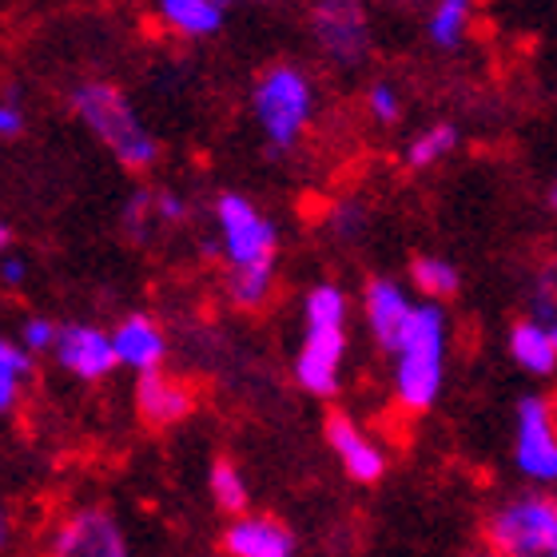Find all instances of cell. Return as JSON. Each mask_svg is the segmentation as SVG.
I'll use <instances>...</instances> for the list:
<instances>
[{
  "instance_id": "obj_9",
  "label": "cell",
  "mask_w": 557,
  "mask_h": 557,
  "mask_svg": "<svg viewBox=\"0 0 557 557\" xmlns=\"http://www.w3.org/2000/svg\"><path fill=\"white\" fill-rule=\"evenodd\" d=\"M57 362L81 383H100L116 371V347H112V331H100L92 323H64L57 338Z\"/></svg>"
},
{
  "instance_id": "obj_35",
  "label": "cell",
  "mask_w": 557,
  "mask_h": 557,
  "mask_svg": "<svg viewBox=\"0 0 557 557\" xmlns=\"http://www.w3.org/2000/svg\"><path fill=\"white\" fill-rule=\"evenodd\" d=\"M4 251H9V227L0 223V256H4Z\"/></svg>"
},
{
  "instance_id": "obj_8",
  "label": "cell",
  "mask_w": 557,
  "mask_h": 557,
  "mask_svg": "<svg viewBox=\"0 0 557 557\" xmlns=\"http://www.w3.org/2000/svg\"><path fill=\"white\" fill-rule=\"evenodd\" d=\"M311 33L323 57L347 69L362 64L371 52V28L359 0H311Z\"/></svg>"
},
{
  "instance_id": "obj_2",
  "label": "cell",
  "mask_w": 557,
  "mask_h": 557,
  "mask_svg": "<svg viewBox=\"0 0 557 557\" xmlns=\"http://www.w3.org/2000/svg\"><path fill=\"white\" fill-rule=\"evenodd\" d=\"M314 108H319V92L299 64L278 60L259 72L256 88H251V112H256L275 160L299 148L314 124Z\"/></svg>"
},
{
  "instance_id": "obj_10",
  "label": "cell",
  "mask_w": 557,
  "mask_h": 557,
  "mask_svg": "<svg viewBox=\"0 0 557 557\" xmlns=\"http://www.w3.org/2000/svg\"><path fill=\"white\" fill-rule=\"evenodd\" d=\"M343 355H347V331H307L295 355V383L314 398L338 395Z\"/></svg>"
},
{
  "instance_id": "obj_5",
  "label": "cell",
  "mask_w": 557,
  "mask_h": 557,
  "mask_svg": "<svg viewBox=\"0 0 557 557\" xmlns=\"http://www.w3.org/2000/svg\"><path fill=\"white\" fill-rule=\"evenodd\" d=\"M211 211H215V232H220L227 268H275L278 232L251 199L239 196V191H223Z\"/></svg>"
},
{
  "instance_id": "obj_20",
  "label": "cell",
  "mask_w": 557,
  "mask_h": 557,
  "mask_svg": "<svg viewBox=\"0 0 557 557\" xmlns=\"http://www.w3.org/2000/svg\"><path fill=\"white\" fill-rule=\"evenodd\" d=\"M307 331H343L347 326V295L335 283H314L302 299Z\"/></svg>"
},
{
  "instance_id": "obj_34",
  "label": "cell",
  "mask_w": 557,
  "mask_h": 557,
  "mask_svg": "<svg viewBox=\"0 0 557 557\" xmlns=\"http://www.w3.org/2000/svg\"><path fill=\"white\" fill-rule=\"evenodd\" d=\"M466 557H506V554H498V549H490V546H478V549H470Z\"/></svg>"
},
{
  "instance_id": "obj_25",
  "label": "cell",
  "mask_w": 557,
  "mask_h": 557,
  "mask_svg": "<svg viewBox=\"0 0 557 557\" xmlns=\"http://www.w3.org/2000/svg\"><path fill=\"white\" fill-rule=\"evenodd\" d=\"M156 191H148V187H136L128 196V203H124V215H120V227H124V235H128L132 244H148L151 232H156Z\"/></svg>"
},
{
  "instance_id": "obj_23",
  "label": "cell",
  "mask_w": 557,
  "mask_h": 557,
  "mask_svg": "<svg viewBox=\"0 0 557 557\" xmlns=\"http://www.w3.org/2000/svg\"><path fill=\"white\" fill-rule=\"evenodd\" d=\"M410 283H414V287L434 302L450 299V295H458V287H462L458 268L446 263V259H438V256H418L414 263H410Z\"/></svg>"
},
{
  "instance_id": "obj_12",
  "label": "cell",
  "mask_w": 557,
  "mask_h": 557,
  "mask_svg": "<svg viewBox=\"0 0 557 557\" xmlns=\"http://www.w3.org/2000/svg\"><path fill=\"white\" fill-rule=\"evenodd\" d=\"M326 442H331L335 458L343 462L347 478H355V482H362V486H371V482H379V478L386 474L383 446H374V442L362 434L359 422H355L350 414H343V410L326 414Z\"/></svg>"
},
{
  "instance_id": "obj_4",
  "label": "cell",
  "mask_w": 557,
  "mask_h": 557,
  "mask_svg": "<svg viewBox=\"0 0 557 557\" xmlns=\"http://www.w3.org/2000/svg\"><path fill=\"white\" fill-rule=\"evenodd\" d=\"M486 546L506 557H549L557 549V498L522 494L486 518Z\"/></svg>"
},
{
  "instance_id": "obj_13",
  "label": "cell",
  "mask_w": 557,
  "mask_h": 557,
  "mask_svg": "<svg viewBox=\"0 0 557 557\" xmlns=\"http://www.w3.org/2000/svg\"><path fill=\"white\" fill-rule=\"evenodd\" d=\"M136 410L148 426H175L196 410V391L168 371H151L136 379Z\"/></svg>"
},
{
  "instance_id": "obj_32",
  "label": "cell",
  "mask_w": 557,
  "mask_h": 557,
  "mask_svg": "<svg viewBox=\"0 0 557 557\" xmlns=\"http://www.w3.org/2000/svg\"><path fill=\"white\" fill-rule=\"evenodd\" d=\"M24 132V112L16 100H0V139H16Z\"/></svg>"
},
{
  "instance_id": "obj_17",
  "label": "cell",
  "mask_w": 557,
  "mask_h": 557,
  "mask_svg": "<svg viewBox=\"0 0 557 557\" xmlns=\"http://www.w3.org/2000/svg\"><path fill=\"white\" fill-rule=\"evenodd\" d=\"M510 355L513 362L530 374H554L557 371V338L546 323L537 319H518L510 326Z\"/></svg>"
},
{
  "instance_id": "obj_14",
  "label": "cell",
  "mask_w": 557,
  "mask_h": 557,
  "mask_svg": "<svg viewBox=\"0 0 557 557\" xmlns=\"http://www.w3.org/2000/svg\"><path fill=\"white\" fill-rule=\"evenodd\" d=\"M112 347H116L120 367H132L136 374L163 371V359H168V338H163L160 323L151 314L120 319L116 331H112Z\"/></svg>"
},
{
  "instance_id": "obj_31",
  "label": "cell",
  "mask_w": 557,
  "mask_h": 557,
  "mask_svg": "<svg viewBox=\"0 0 557 557\" xmlns=\"http://www.w3.org/2000/svg\"><path fill=\"white\" fill-rule=\"evenodd\" d=\"M28 283V263L21 256H0V287H24Z\"/></svg>"
},
{
  "instance_id": "obj_18",
  "label": "cell",
  "mask_w": 557,
  "mask_h": 557,
  "mask_svg": "<svg viewBox=\"0 0 557 557\" xmlns=\"http://www.w3.org/2000/svg\"><path fill=\"white\" fill-rule=\"evenodd\" d=\"M208 486H211L215 510L227 513V518H244L247 502H251V490H247L244 474H239V466H235L232 458H215V462H211Z\"/></svg>"
},
{
  "instance_id": "obj_37",
  "label": "cell",
  "mask_w": 557,
  "mask_h": 557,
  "mask_svg": "<svg viewBox=\"0 0 557 557\" xmlns=\"http://www.w3.org/2000/svg\"><path fill=\"white\" fill-rule=\"evenodd\" d=\"M546 326H549V331H554V338H557V311H554V319H549Z\"/></svg>"
},
{
  "instance_id": "obj_7",
  "label": "cell",
  "mask_w": 557,
  "mask_h": 557,
  "mask_svg": "<svg viewBox=\"0 0 557 557\" xmlns=\"http://www.w3.org/2000/svg\"><path fill=\"white\" fill-rule=\"evenodd\" d=\"M513 462L530 482L557 486V407L549 398L530 395L518 403V442Z\"/></svg>"
},
{
  "instance_id": "obj_39",
  "label": "cell",
  "mask_w": 557,
  "mask_h": 557,
  "mask_svg": "<svg viewBox=\"0 0 557 557\" xmlns=\"http://www.w3.org/2000/svg\"><path fill=\"white\" fill-rule=\"evenodd\" d=\"M549 557H557V549H554V554H549Z\"/></svg>"
},
{
  "instance_id": "obj_11",
  "label": "cell",
  "mask_w": 557,
  "mask_h": 557,
  "mask_svg": "<svg viewBox=\"0 0 557 557\" xmlns=\"http://www.w3.org/2000/svg\"><path fill=\"white\" fill-rule=\"evenodd\" d=\"M362 314H367V326H371V338L383 350L395 355L403 335H407L410 319H414V302L395 278L374 275L367 287H362Z\"/></svg>"
},
{
  "instance_id": "obj_38",
  "label": "cell",
  "mask_w": 557,
  "mask_h": 557,
  "mask_svg": "<svg viewBox=\"0 0 557 557\" xmlns=\"http://www.w3.org/2000/svg\"><path fill=\"white\" fill-rule=\"evenodd\" d=\"M220 4H223V9H227V4H235V0H220Z\"/></svg>"
},
{
  "instance_id": "obj_22",
  "label": "cell",
  "mask_w": 557,
  "mask_h": 557,
  "mask_svg": "<svg viewBox=\"0 0 557 557\" xmlns=\"http://www.w3.org/2000/svg\"><path fill=\"white\" fill-rule=\"evenodd\" d=\"M271 295H275V268L227 271V299H232L239 311H259V307H268Z\"/></svg>"
},
{
  "instance_id": "obj_16",
  "label": "cell",
  "mask_w": 557,
  "mask_h": 557,
  "mask_svg": "<svg viewBox=\"0 0 557 557\" xmlns=\"http://www.w3.org/2000/svg\"><path fill=\"white\" fill-rule=\"evenodd\" d=\"M160 24L168 33L184 36V40H208L223 28V9L220 0H156Z\"/></svg>"
},
{
  "instance_id": "obj_6",
  "label": "cell",
  "mask_w": 557,
  "mask_h": 557,
  "mask_svg": "<svg viewBox=\"0 0 557 557\" xmlns=\"http://www.w3.org/2000/svg\"><path fill=\"white\" fill-rule=\"evenodd\" d=\"M48 557H132L128 534L104 506L69 510L48 537Z\"/></svg>"
},
{
  "instance_id": "obj_19",
  "label": "cell",
  "mask_w": 557,
  "mask_h": 557,
  "mask_svg": "<svg viewBox=\"0 0 557 557\" xmlns=\"http://www.w3.org/2000/svg\"><path fill=\"white\" fill-rule=\"evenodd\" d=\"M28 379H33V355L9 338H0V414H12L21 407Z\"/></svg>"
},
{
  "instance_id": "obj_21",
  "label": "cell",
  "mask_w": 557,
  "mask_h": 557,
  "mask_svg": "<svg viewBox=\"0 0 557 557\" xmlns=\"http://www.w3.org/2000/svg\"><path fill=\"white\" fill-rule=\"evenodd\" d=\"M474 21V0H438L430 12V40L438 48H458Z\"/></svg>"
},
{
  "instance_id": "obj_27",
  "label": "cell",
  "mask_w": 557,
  "mask_h": 557,
  "mask_svg": "<svg viewBox=\"0 0 557 557\" xmlns=\"http://www.w3.org/2000/svg\"><path fill=\"white\" fill-rule=\"evenodd\" d=\"M367 112H371V120H379V124H398V116H403V96H398L395 84L374 81L371 88H367Z\"/></svg>"
},
{
  "instance_id": "obj_28",
  "label": "cell",
  "mask_w": 557,
  "mask_h": 557,
  "mask_svg": "<svg viewBox=\"0 0 557 557\" xmlns=\"http://www.w3.org/2000/svg\"><path fill=\"white\" fill-rule=\"evenodd\" d=\"M57 338H60V326L45 314H33V319H24L21 326V347L28 355H52L57 350Z\"/></svg>"
},
{
  "instance_id": "obj_30",
  "label": "cell",
  "mask_w": 557,
  "mask_h": 557,
  "mask_svg": "<svg viewBox=\"0 0 557 557\" xmlns=\"http://www.w3.org/2000/svg\"><path fill=\"white\" fill-rule=\"evenodd\" d=\"M156 220H160L163 227H180V223L191 220V203H187L180 191L163 187V191H156Z\"/></svg>"
},
{
  "instance_id": "obj_26",
  "label": "cell",
  "mask_w": 557,
  "mask_h": 557,
  "mask_svg": "<svg viewBox=\"0 0 557 557\" xmlns=\"http://www.w3.org/2000/svg\"><path fill=\"white\" fill-rule=\"evenodd\" d=\"M326 227L335 232V239H359L367 232V208L359 199H338L335 208L326 211Z\"/></svg>"
},
{
  "instance_id": "obj_33",
  "label": "cell",
  "mask_w": 557,
  "mask_h": 557,
  "mask_svg": "<svg viewBox=\"0 0 557 557\" xmlns=\"http://www.w3.org/2000/svg\"><path fill=\"white\" fill-rule=\"evenodd\" d=\"M12 537H16V522H12V513H9V506L0 502V557L9 554V546H12Z\"/></svg>"
},
{
  "instance_id": "obj_3",
  "label": "cell",
  "mask_w": 557,
  "mask_h": 557,
  "mask_svg": "<svg viewBox=\"0 0 557 557\" xmlns=\"http://www.w3.org/2000/svg\"><path fill=\"white\" fill-rule=\"evenodd\" d=\"M446 379V314L438 302H418L407 335L395 350V398L410 414L438 403Z\"/></svg>"
},
{
  "instance_id": "obj_29",
  "label": "cell",
  "mask_w": 557,
  "mask_h": 557,
  "mask_svg": "<svg viewBox=\"0 0 557 557\" xmlns=\"http://www.w3.org/2000/svg\"><path fill=\"white\" fill-rule=\"evenodd\" d=\"M554 311H557V259H549L534 278V314H530V319L549 323Z\"/></svg>"
},
{
  "instance_id": "obj_24",
  "label": "cell",
  "mask_w": 557,
  "mask_h": 557,
  "mask_svg": "<svg viewBox=\"0 0 557 557\" xmlns=\"http://www.w3.org/2000/svg\"><path fill=\"white\" fill-rule=\"evenodd\" d=\"M454 144H458V128H454V124H434V128L418 132L407 144V168H414V172L434 168L442 156H450Z\"/></svg>"
},
{
  "instance_id": "obj_1",
  "label": "cell",
  "mask_w": 557,
  "mask_h": 557,
  "mask_svg": "<svg viewBox=\"0 0 557 557\" xmlns=\"http://www.w3.org/2000/svg\"><path fill=\"white\" fill-rule=\"evenodd\" d=\"M72 112L81 116V124L92 132L112 160L124 172H148L160 160V139L151 136L136 104L120 84L108 81H81L72 88Z\"/></svg>"
},
{
  "instance_id": "obj_15",
  "label": "cell",
  "mask_w": 557,
  "mask_h": 557,
  "mask_svg": "<svg viewBox=\"0 0 557 557\" xmlns=\"http://www.w3.org/2000/svg\"><path fill=\"white\" fill-rule=\"evenodd\" d=\"M227 557H295V537L283 522L263 513H244L223 530Z\"/></svg>"
},
{
  "instance_id": "obj_36",
  "label": "cell",
  "mask_w": 557,
  "mask_h": 557,
  "mask_svg": "<svg viewBox=\"0 0 557 557\" xmlns=\"http://www.w3.org/2000/svg\"><path fill=\"white\" fill-rule=\"evenodd\" d=\"M546 203H549V211H557V184L549 187V196H546Z\"/></svg>"
}]
</instances>
